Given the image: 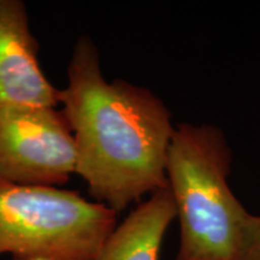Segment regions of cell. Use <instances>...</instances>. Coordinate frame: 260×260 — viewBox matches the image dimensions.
Segmentation results:
<instances>
[{"label": "cell", "mask_w": 260, "mask_h": 260, "mask_svg": "<svg viewBox=\"0 0 260 260\" xmlns=\"http://www.w3.org/2000/svg\"><path fill=\"white\" fill-rule=\"evenodd\" d=\"M61 112L76 146V174L93 201L117 213L169 187L167 159L175 126L164 102L128 81H107L96 45H74Z\"/></svg>", "instance_id": "1"}, {"label": "cell", "mask_w": 260, "mask_h": 260, "mask_svg": "<svg viewBox=\"0 0 260 260\" xmlns=\"http://www.w3.org/2000/svg\"><path fill=\"white\" fill-rule=\"evenodd\" d=\"M233 152L223 130L178 123L167 159V177L180 222L175 260H237L249 212L228 183Z\"/></svg>", "instance_id": "2"}, {"label": "cell", "mask_w": 260, "mask_h": 260, "mask_svg": "<svg viewBox=\"0 0 260 260\" xmlns=\"http://www.w3.org/2000/svg\"><path fill=\"white\" fill-rule=\"evenodd\" d=\"M117 213L79 191L0 181V255L11 260H99Z\"/></svg>", "instance_id": "3"}, {"label": "cell", "mask_w": 260, "mask_h": 260, "mask_svg": "<svg viewBox=\"0 0 260 260\" xmlns=\"http://www.w3.org/2000/svg\"><path fill=\"white\" fill-rule=\"evenodd\" d=\"M76 174V146L61 110L0 105V181L56 187Z\"/></svg>", "instance_id": "4"}, {"label": "cell", "mask_w": 260, "mask_h": 260, "mask_svg": "<svg viewBox=\"0 0 260 260\" xmlns=\"http://www.w3.org/2000/svg\"><path fill=\"white\" fill-rule=\"evenodd\" d=\"M59 89L45 76L39 42L21 0H0V105L57 107Z\"/></svg>", "instance_id": "5"}, {"label": "cell", "mask_w": 260, "mask_h": 260, "mask_svg": "<svg viewBox=\"0 0 260 260\" xmlns=\"http://www.w3.org/2000/svg\"><path fill=\"white\" fill-rule=\"evenodd\" d=\"M176 216L170 188L157 190L116 226L99 260H159L165 234Z\"/></svg>", "instance_id": "6"}, {"label": "cell", "mask_w": 260, "mask_h": 260, "mask_svg": "<svg viewBox=\"0 0 260 260\" xmlns=\"http://www.w3.org/2000/svg\"><path fill=\"white\" fill-rule=\"evenodd\" d=\"M237 260H260V214L249 213L243 228Z\"/></svg>", "instance_id": "7"}]
</instances>
